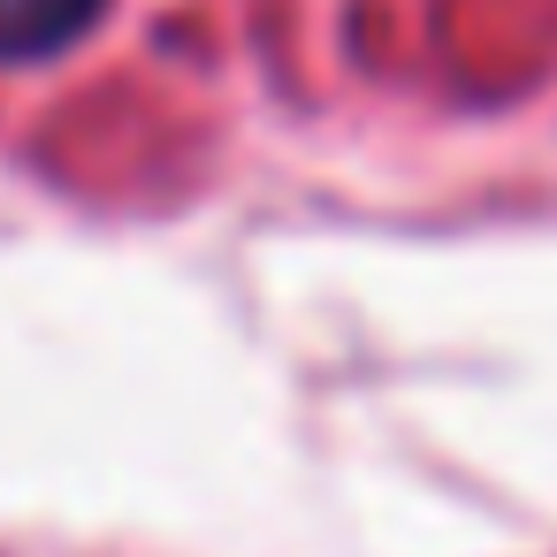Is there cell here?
Segmentation results:
<instances>
[{
  "label": "cell",
  "mask_w": 557,
  "mask_h": 557,
  "mask_svg": "<svg viewBox=\"0 0 557 557\" xmlns=\"http://www.w3.org/2000/svg\"><path fill=\"white\" fill-rule=\"evenodd\" d=\"M108 16V0H0V62H54L77 39H92V24Z\"/></svg>",
  "instance_id": "cell-1"
}]
</instances>
